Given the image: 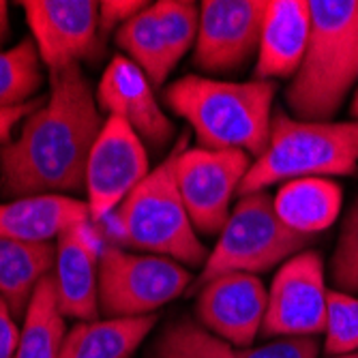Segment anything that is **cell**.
Masks as SVG:
<instances>
[{
    "mask_svg": "<svg viewBox=\"0 0 358 358\" xmlns=\"http://www.w3.org/2000/svg\"><path fill=\"white\" fill-rule=\"evenodd\" d=\"M324 350L333 356L358 354V299L345 292H329Z\"/></svg>",
    "mask_w": 358,
    "mask_h": 358,
    "instance_id": "obj_26",
    "label": "cell"
},
{
    "mask_svg": "<svg viewBox=\"0 0 358 358\" xmlns=\"http://www.w3.org/2000/svg\"><path fill=\"white\" fill-rule=\"evenodd\" d=\"M333 279L345 294L358 292V202L345 219L333 255Z\"/></svg>",
    "mask_w": 358,
    "mask_h": 358,
    "instance_id": "obj_27",
    "label": "cell"
},
{
    "mask_svg": "<svg viewBox=\"0 0 358 358\" xmlns=\"http://www.w3.org/2000/svg\"><path fill=\"white\" fill-rule=\"evenodd\" d=\"M333 358H358V354H348V356H333Z\"/></svg>",
    "mask_w": 358,
    "mask_h": 358,
    "instance_id": "obj_34",
    "label": "cell"
},
{
    "mask_svg": "<svg viewBox=\"0 0 358 358\" xmlns=\"http://www.w3.org/2000/svg\"><path fill=\"white\" fill-rule=\"evenodd\" d=\"M96 103L110 116L122 118L148 144L164 146L174 131L172 120L155 99L150 80L134 60L124 56H116L108 64L96 88Z\"/></svg>",
    "mask_w": 358,
    "mask_h": 358,
    "instance_id": "obj_15",
    "label": "cell"
},
{
    "mask_svg": "<svg viewBox=\"0 0 358 358\" xmlns=\"http://www.w3.org/2000/svg\"><path fill=\"white\" fill-rule=\"evenodd\" d=\"M41 103L39 101H28V103H22V106H15V108H0V144H9L11 142V131L13 127L24 118L28 116L32 110H37Z\"/></svg>",
    "mask_w": 358,
    "mask_h": 358,
    "instance_id": "obj_31",
    "label": "cell"
},
{
    "mask_svg": "<svg viewBox=\"0 0 358 358\" xmlns=\"http://www.w3.org/2000/svg\"><path fill=\"white\" fill-rule=\"evenodd\" d=\"M358 168V122H309L273 114L271 140L245 174L238 195L299 178L350 176Z\"/></svg>",
    "mask_w": 358,
    "mask_h": 358,
    "instance_id": "obj_5",
    "label": "cell"
},
{
    "mask_svg": "<svg viewBox=\"0 0 358 358\" xmlns=\"http://www.w3.org/2000/svg\"><path fill=\"white\" fill-rule=\"evenodd\" d=\"M329 289L324 285L322 259L315 251H303L275 275L262 335L315 337L327 324Z\"/></svg>",
    "mask_w": 358,
    "mask_h": 358,
    "instance_id": "obj_10",
    "label": "cell"
},
{
    "mask_svg": "<svg viewBox=\"0 0 358 358\" xmlns=\"http://www.w3.org/2000/svg\"><path fill=\"white\" fill-rule=\"evenodd\" d=\"M20 345V331L15 327L9 305L0 299V358H15Z\"/></svg>",
    "mask_w": 358,
    "mask_h": 358,
    "instance_id": "obj_30",
    "label": "cell"
},
{
    "mask_svg": "<svg viewBox=\"0 0 358 358\" xmlns=\"http://www.w3.org/2000/svg\"><path fill=\"white\" fill-rule=\"evenodd\" d=\"M56 264V245L0 238V299L13 317H24L41 279Z\"/></svg>",
    "mask_w": 358,
    "mask_h": 358,
    "instance_id": "obj_20",
    "label": "cell"
},
{
    "mask_svg": "<svg viewBox=\"0 0 358 358\" xmlns=\"http://www.w3.org/2000/svg\"><path fill=\"white\" fill-rule=\"evenodd\" d=\"M90 221L88 204L67 195H30L0 204V238L50 243L67 227Z\"/></svg>",
    "mask_w": 358,
    "mask_h": 358,
    "instance_id": "obj_17",
    "label": "cell"
},
{
    "mask_svg": "<svg viewBox=\"0 0 358 358\" xmlns=\"http://www.w3.org/2000/svg\"><path fill=\"white\" fill-rule=\"evenodd\" d=\"M103 236L90 221L67 227L56 238L54 283L64 317L94 322L99 315V259Z\"/></svg>",
    "mask_w": 358,
    "mask_h": 358,
    "instance_id": "obj_14",
    "label": "cell"
},
{
    "mask_svg": "<svg viewBox=\"0 0 358 358\" xmlns=\"http://www.w3.org/2000/svg\"><path fill=\"white\" fill-rule=\"evenodd\" d=\"M275 82H219L187 76L166 92V106L185 118L200 148L245 150L255 159L271 140Z\"/></svg>",
    "mask_w": 358,
    "mask_h": 358,
    "instance_id": "obj_2",
    "label": "cell"
},
{
    "mask_svg": "<svg viewBox=\"0 0 358 358\" xmlns=\"http://www.w3.org/2000/svg\"><path fill=\"white\" fill-rule=\"evenodd\" d=\"M172 67L198 39L200 9L189 0H159L152 5Z\"/></svg>",
    "mask_w": 358,
    "mask_h": 358,
    "instance_id": "obj_25",
    "label": "cell"
},
{
    "mask_svg": "<svg viewBox=\"0 0 358 358\" xmlns=\"http://www.w3.org/2000/svg\"><path fill=\"white\" fill-rule=\"evenodd\" d=\"M245 150H182L176 159V182L195 230L217 234L230 217L232 195L249 172Z\"/></svg>",
    "mask_w": 358,
    "mask_h": 358,
    "instance_id": "obj_8",
    "label": "cell"
},
{
    "mask_svg": "<svg viewBox=\"0 0 358 358\" xmlns=\"http://www.w3.org/2000/svg\"><path fill=\"white\" fill-rule=\"evenodd\" d=\"M311 37L285 103L299 120L329 122L358 80V0H309Z\"/></svg>",
    "mask_w": 358,
    "mask_h": 358,
    "instance_id": "obj_3",
    "label": "cell"
},
{
    "mask_svg": "<svg viewBox=\"0 0 358 358\" xmlns=\"http://www.w3.org/2000/svg\"><path fill=\"white\" fill-rule=\"evenodd\" d=\"M354 110H358V90L354 92V101H352V112Z\"/></svg>",
    "mask_w": 358,
    "mask_h": 358,
    "instance_id": "obj_33",
    "label": "cell"
},
{
    "mask_svg": "<svg viewBox=\"0 0 358 358\" xmlns=\"http://www.w3.org/2000/svg\"><path fill=\"white\" fill-rule=\"evenodd\" d=\"M352 114H354V116H356V118H358V110H354V112H352Z\"/></svg>",
    "mask_w": 358,
    "mask_h": 358,
    "instance_id": "obj_35",
    "label": "cell"
},
{
    "mask_svg": "<svg viewBox=\"0 0 358 358\" xmlns=\"http://www.w3.org/2000/svg\"><path fill=\"white\" fill-rule=\"evenodd\" d=\"M150 358H234V348L202 329L198 322L180 317L159 335Z\"/></svg>",
    "mask_w": 358,
    "mask_h": 358,
    "instance_id": "obj_24",
    "label": "cell"
},
{
    "mask_svg": "<svg viewBox=\"0 0 358 358\" xmlns=\"http://www.w3.org/2000/svg\"><path fill=\"white\" fill-rule=\"evenodd\" d=\"M50 82L48 103L0 150V185L7 195L30 198L86 187L88 157L103 129L101 114L80 64L50 73Z\"/></svg>",
    "mask_w": 358,
    "mask_h": 358,
    "instance_id": "obj_1",
    "label": "cell"
},
{
    "mask_svg": "<svg viewBox=\"0 0 358 358\" xmlns=\"http://www.w3.org/2000/svg\"><path fill=\"white\" fill-rule=\"evenodd\" d=\"M155 324V313L80 322L64 337L60 358H131Z\"/></svg>",
    "mask_w": 358,
    "mask_h": 358,
    "instance_id": "obj_19",
    "label": "cell"
},
{
    "mask_svg": "<svg viewBox=\"0 0 358 358\" xmlns=\"http://www.w3.org/2000/svg\"><path fill=\"white\" fill-rule=\"evenodd\" d=\"M185 148L182 138L164 164L129 193L114 213L96 223L99 234L110 236L108 245L148 251L189 266L206 262L208 255L195 234L176 182V159Z\"/></svg>",
    "mask_w": 358,
    "mask_h": 358,
    "instance_id": "obj_4",
    "label": "cell"
},
{
    "mask_svg": "<svg viewBox=\"0 0 358 358\" xmlns=\"http://www.w3.org/2000/svg\"><path fill=\"white\" fill-rule=\"evenodd\" d=\"M9 35V11H7V3L0 0V45L7 41Z\"/></svg>",
    "mask_w": 358,
    "mask_h": 358,
    "instance_id": "obj_32",
    "label": "cell"
},
{
    "mask_svg": "<svg viewBox=\"0 0 358 358\" xmlns=\"http://www.w3.org/2000/svg\"><path fill=\"white\" fill-rule=\"evenodd\" d=\"M39 50L32 39H24L17 48L0 52V108H15L41 86Z\"/></svg>",
    "mask_w": 358,
    "mask_h": 358,
    "instance_id": "obj_23",
    "label": "cell"
},
{
    "mask_svg": "<svg viewBox=\"0 0 358 358\" xmlns=\"http://www.w3.org/2000/svg\"><path fill=\"white\" fill-rule=\"evenodd\" d=\"M311 236L299 234L277 217L266 191L243 195L227 217L221 236L206 257L191 292H200L227 273H264L309 245Z\"/></svg>",
    "mask_w": 358,
    "mask_h": 358,
    "instance_id": "obj_6",
    "label": "cell"
},
{
    "mask_svg": "<svg viewBox=\"0 0 358 358\" xmlns=\"http://www.w3.org/2000/svg\"><path fill=\"white\" fill-rule=\"evenodd\" d=\"M39 58L50 73L90 56L99 28V3L92 0H26L22 3Z\"/></svg>",
    "mask_w": 358,
    "mask_h": 358,
    "instance_id": "obj_12",
    "label": "cell"
},
{
    "mask_svg": "<svg viewBox=\"0 0 358 358\" xmlns=\"http://www.w3.org/2000/svg\"><path fill=\"white\" fill-rule=\"evenodd\" d=\"M264 0H204L193 62L200 69L232 71L259 45Z\"/></svg>",
    "mask_w": 358,
    "mask_h": 358,
    "instance_id": "obj_11",
    "label": "cell"
},
{
    "mask_svg": "<svg viewBox=\"0 0 358 358\" xmlns=\"http://www.w3.org/2000/svg\"><path fill=\"white\" fill-rule=\"evenodd\" d=\"M148 155L140 136L118 116H108L86 168L90 223H101L148 176Z\"/></svg>",
    "mask_w": 358,
    "mask_h": 358,
    "instance_id": "obj_9",
    "label": "cell"
},
{
    "mask_svg": "<svg viewBox=\"0 0 358 358\" xmlns=\"http://www.w3.org/2000/svg\"><path fill=\"white\" fill-rule=\"evenodd\" d=\"M341 187L329 178H299L283 182L275 195L277 217L299 234L313 236L335 223L341 210Z\"/></svg>",
    "mask_w": 358,
    "mask_h": 358,
    "instance_id": "obj_18",
    "label": "cell"
},
{
    "mask_svg": "<svg viewBox=\"0 0 358 358\" xmlns=\"http://www.w3.org/2000/svg\"><path fill=\"white\" fill-rule=\"evenodd\" d=\"M64 337V315L58 309L54 273H50L28 303L15 358H60Z\"/></svg>",
    "mask_w": 358,
    "mask_h": 358,
    "instance_id": "obj_21",
    "label": "cell"
},
{
    "mask_svg": "<svg viewBox=\"0 0 358 358\" xmlns=\"http://www.w3.org/2000/svg\"><path fill=\"white\" fill-rule=\"evenodd\" d=\"M146 7H150V3H142V0H103L99 3V28L110 32L116 24H127Z\"/></svg>",
    "mask_w": 358,
    "mask_h": 358,
    "instance_id": "obj_29",
    "label": "cell"
},
{
    "mask_svg": "<svg viewBox=\"0 0 358 358\" xmlns=\"http://www.w3.org/2000/svg\"><path fill=\"white\" fill-rule=\"evenodd\" d=\"M311 37V9L305 0H268L257 45L255 80L294 78Z\"/></svg>",
    "mask_w": 358,
    "mask_h": 358,
    "instance_id": "obj_16",
    "label": "cell"
},
{
    "mask_svg": "<svg viewBox=\"0 0 358 358\" xmlns=\"http://www.w3.org/2000/svg\"><path fill=\"white\" fill-rule=\"evenodd\" d=\"M116 43L131 56V60L146 73V78L155 86L164 84V80L174 69L152 5L118 28Z\"/></svg>",
    "mask_w": 358,
    "mask_h": 358,
    "instance_id": "obj_22",
    "label": "cell"
},
{
    "mask_svg": "<svg viewBox=\"0 0 358 358\" xmlns=\"http://www.w3.org/2000/svg\"><path fill=\"white\" fill-rule=\"evenodd\" d=\"M268 307L264 283L249 273H227L200 289L198 324L227 345L251 348Z\"/></svg>",
    "mask_w": 358,
    "mask_h": 358,
    "instance_id": "obj_13",
    "label": "cell"
},
{
    "mask_svg": "<svg viewBox=\"0 0 358 358\" xmlns=\"http://www.w3.org/2000/svg\"><path fill=\"white\" fill-rule=\"evenodd\" d=\"M191 275L170 257L106 245L99 259V309L108 320L150 315L180 296Z\"/></svg>",
    "mask_w": 358,
    "mask_h": 358,
    "instance_id": "obj_7",
    "label": "cell"
},
{
    "mask_svg": "<svg viewBox=\"0 0 358 358\" xmlns=\"http://www.w3.org/2000/svg\"><path fill=\"white\" fill-rule=\"evenodd\" d=\"M234 358H317V341L313 337H285L259 348L234 350Z\"/></svg>",
    "mask_w": 358,
    "mask_h": 358,
    "instance_id": "obj_28",
    "label": "cell"
}]
</instances>
